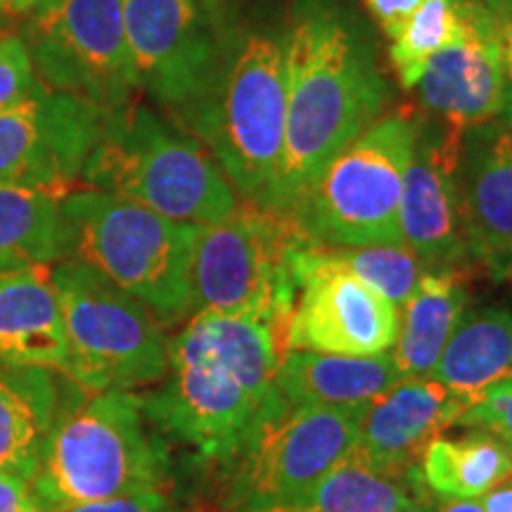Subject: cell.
Returning a JSON list of instances; mask_svg holds the SVG:
<instances>
[{
  "label": "cell",
  "instance_id": "obj_4",
  "mask_svg": "<svg viewBox=\"0 0 512 512\" xmlns=\"http://www.w3.org/2000/svg\"><path fill=\"white\" fill-rule=\"evenodd\" d=\"M81 181L197 228L230 219L242 204L200 140L136 100L107 114Z\"/></svg>",
  "mask_w": 512,
  "mask_h": 512
},
{
  "label": "cell",
  "instance_id": "obj_23",
  "mask_svg": "<svg viewBox=\"0 0 512 512\" xmlns=\"http://www.w3.org/2000/svg\"><path fill=\"white\" fill-rule=\"evenodd\" d=\"M60 192L0 185V275L55 266L74 256V228Z\"/></svg>",
  "mask_w": 512,
  "mask_h": 512
},
{
  "label": "cell",
  "instance_id": "obj_3",
  "mask_svg": "<svg viewBox=\"0 0 512 512\" xmlns=\"http://www.w3.org/2000/svg\"><path fill=\"white\" fill-rule=\"evenodd\" d=\"M287 15L275 5L230 22L209 93L176 121L228 176L240 202L273 211L287 119Z\"/></svg>",
  "mask_w": 512,
  "mask_h": 512
},
{
  "label": "cell",
  "instance_id": "obj_42",
  "mask_svg": "<svg viewBox=\"0 0 512 512\" xmlns=\"http://www.w3.org/2000/svg\"><path fill=\"white\" fill-rule=\"evenodd\" d=\"M0 15H3V0H0Z\"/></svg>",
  "mask_w": 512,
  "mask_h": 512
},
{
  "label": "cell",
  "instance_id": "obj_12",
  "mask_svg": "<svg viewBox=\"0 0 512 512\" xmlns=\"http://www.w3.org/2000/svg\"><path fill=\"white\" fill-rule=\"evenodd\" d=\"M124 27L140 91L183 117L219 74L228 29L197 0H124Z\"/></svg>",
  "mask_w": 512,
  "mask_h": 512
},
{
  "label": "cell",
  "instance_id": "obj_22",
  "mask_svg": "<svg viewBox=\"0 0 512 512\" xmlns=\"http://www.w3.org/2000/svg\"><path fill=\"white\" fill-rule=\"evenodd\" d=\"M467 311L465 271L439 268L422 275L399 318V335L389 351L403 380L432 377L448 339Z\"/></svg>",
  "mask_w": 512,
  "mask_h": 512
},
{
  "label": "cell",
  "instance_id": "obj_29",
  "mask_svg": "<svg viewBox=\"0 0 512 512\" xmlns=\"http://www.w3.org/2000/svg\"><path fill=\"white\" fill-rule=\"evenodd\" d=\"M41 83L24 38L0 36V112L27 98Z\"/></svg>",
  "mask_w": 512,
  "mask_h": 512
},
{
  "label": "cell",
  "instance_id": "obj_40",
  "mask_svg": "<svg viewBox=\"0 0 512 512\" xmlns=\"http://www.w3.org/2000/svg\"><path fill=\"white\" fill-rule=\"evenodd\" d=\"M389 512H432V503H430V498H422V501L401 505V508H394Z\"/></svg>",
  "mask_w": 512,
  "mask_h": 512
},
{
  "label": "cell",
  "instance_id": "obj_25",
  "mask_svg": "<svg viewBox=\"0 0 512 512\" xmlns=\"http://www.w3.org/2000/svg\"><path fill=\"white\" fill-rule=\"evenodd\" d=\"M420 482L441 501H477L512 477V453L501 437L472 430L465 437H434L418 463Z\"/></svg>",
  "mask_w": 512,
  "mask_h": 512
},
{
  "label": "cell",
  "instance_id": "obj_43",
  "mask_svg": "<svg viewBox=\"0 0 512 512\" xmlns=\"http://www.w3.org/2000/svg\"><path fill=\"white\" fill-rule=\"evenodd\" d=\"M0 36H3V29H0Z\"/></svg>",
  "mask_w": 512,
  "mask_h": 512
},
{
  "label": "cell",
  "instance_id": "obj_5",
  "mask_svg": "<svg viewBox=\"0 0 512 512\" xmlns=\"http://www.w3.org/2000/svg\"><path fill=\"white\" fill-rule=\"evenodd\" d=\"M150 427L143 396L76 394L62 408L31 479L43 512L162 491L169 453Z\"/></svg>",
  "mask_w": 512,
  "mask_h": 512
},
{
  "label": "cell",
  "instance_id": "obj_27",
  "mask_svg": "<svg viewBox=\"0 0 512 512\" xmlns=\"http://www.w3.org/2000/svg\"><path fill=\"white\" fill-rule=\"evenodd\" d=\"M482 15L479 0H422L389 41V67L399 86L411 91L427 62L458 43Z\"/></svg>",
  "mask_w": 512,
  "mask_h": 512
},
{
  "label": "cell",
  "instance_id": "obj_30",
  "mask_svg": "<svg viewBox=\"0 0 512 512\" xmlns=\"http://www.w3.org/2000/svg\"><path fill=\"white\" fill-rule=\"evenodd\" d=\"M456 425L491 432L503 441H512V375L486 387L465 408Z\"/></svg>",
  "mask_w": 512,
  "mask_h": 512
},
{
  "label": "cell",
  "instance_id": "obj_7",
  "mask_svg": "<svg viewBox=\"0 0 512 512\" xmlns=\"http://www.w3.org/2000/svg\"><path fill=\"white\" fill-rule=\"evenodd\" d=\"M420 112L382 114L325 166L290 214L318 247L399 245V204Z\"/></svg>",
  "mask_w": 512,
  "mask_h": 512
},
{
  "label": "cell",
  "instance_id": "obj_19",
  "mask_svg": "<svg viewBox=\"0 0 512 512\" xmlns=\"http://www.w3.org/2000/svg\"><path fill=\"white\" fill-rule=\"evenodd\" d=\"M67 375L0 363V472L31 482L62 408L81 389Z\"/></svg>",
  "mask_w": 512,
  "mask_h": 512
},
{
  "label": "cell",
  "instance_id": "obj_9",
  "mask_svg": "<svg viewBox=\"0 0 512 512\" xmlns=\"http://www.w3.org/2000/svg\"><path fill=\"white\" fill-rule=\"evenodd\" d=\"M304 242L290 216L245 202L230 219L197 228L190 256L192 313L264 320L285 344L297 297L294 254Z\"/></svg>",
  "mask_w": 512,
  "mask_h": 512
},
{
  "label": "cell",
  "instance_id": "obj_15",
  "mask_svg": "<svg viewBox=\"0 0 512 512\" xmlns=\"http://www.w3.org/2000/svg\"><path fill=\"white\" fill-rule=\"evenodd\" d=\"M460 138L463 131L420 112L418 138L403 176L399 233L403 245L418 256L427 271H465L475 264L456 183Z\"/></svg>",
  "mask_w": 512,
  "mask_h": 512
},
{
  "label": "cell",
  "instance_id": "obj_31",
  "mask_svg": "<svg viewBox=\"0 0 512 512\" xmlns=\"http://www.w3.org/2000/svg\"><path fill=\"white\" fill-rule=\"evenodd\" d=\"M62 512H176L164 491H150V494H133L119 498H105V501L81 503Z\"/></svg>",
  "mask_w": 512,
  "mask_h": 512
},
{
  "label": "cell",
  "instance_id": "obj_36",
  "mask_svg": "<svg viewBox=\"0 0 512 512\" xmlns=\"http://www.w3.org/2000/svg\"><path fill=\"white\" fill-rule=\"evenodd\" d=\"M477 503L482 505L484 512H512V477L479 496Z\"/></svg>",
  "mask_w": 512,
  "mask_h": 512
},
{
  "label": "cell",
  "instance_id": "obj_39",
  "mask_svg": "<svg viewBox=\"0 0 512 512\" xmlns=\"http://www.w3.org/2000/svg\"><path fill=\"white\" fill-rule=\"evenodd\" d=\"M501 117H503L501 121H503L505 131H508V136L512 140V81H510V86H508V98H505V110H503Z\"/></svg>",
  "mask_w": 512,
  "mask_h": 512
},
{
  "label": "cell",
  "instance_id": "obj_13",
  "mask_svg": "<svg viewBox=\"0 0 512 512\" xmlns=\"http://www.w3.org/2000/svg\"><path fill=\"white\" fill-rule=\"evenodd\" d=\"M297 297L287 320L285 351L335 356L389 354L399 335V311L366 283L332 264L306 240L294 254Z\"/></svg>",
  "mask_w": 512,
  "mask_h": 512
},
{
  "label": "cell",
  "instance_id": "obj_8",
  "mask_svg": "<svg viewBox=\"0 0 512 512\" xmlns=\"http://www.w3.org/2000/svg\"><path fill=\"white\" fill-rule=\"evenodd\" d=\"M67 358L60 373L81 392H136L169 370L164 325L143 302L79 259L55 264Z\"/></svg>",
  "mask_w": 512,
  "mask_h": 512
},
{
  "label": "cell",
  "instance_id": "obj_37",
  "mask_svg": "<svg viewBox=\"0 0 512 512\" xmlns=\"http://www.w3.org/2000/svg\"><path fill=\"white\" fill-rule=\"evenodd\" d=\"M202 5L204 12L219 24L221 29H228L230 22H233L235 15H238V8H235V0H197Z\"/></svg>",
  "mask_w": 512,
  "mask_h": 512
},
{
  "label": "cell",
  "instance_id": "obj_6",
  "mask_svg": "<svg viewBox=\"0 0 512 512\" xmlns=\"http://www.w3.org/2000/svg\"><path fill=\"white\" fill-rule=\"evenodd\" d=\"M74 256L143 302L162 325L192 316L190 256L197 226L105 190H69Z\"/></svg>",
  "mask_w": 512,
  "mask_h": 512
},
{
  "label": "cell",
  "instance_id": "obj_32",
  "mask_svg": "<svg viewBox=\"0 0 512 512\" xmlns=\"http://www.w3.org/2000/svg\"><path fill=\"white\" fill-rule=\"evenodd\" d=\"M422 0H363L368 15L377 24V29L392 41L396 31L403 27L408 17L418 10Z\"/></svg>",
  "mask_w": 512,
  "mask_h": 512
},
{
  "label": "cell",
  "instance_id": "obj_14",
  "mask_svg": "<svg viewBox=\"0 0 512 512\" xmlns=\"http://www.w3.org/2000/svg\"><path fill=\"white\" fill-rule=\"evenodd\" d=\"M107 110L46 83L0 112V185L67 195L102 136Z\"/></svg>",
  "mask_w": 512,
  "mask_h": 512
},
{
  "label": "cell",
  "instance_id": "obj_11",
  "mask_svg": "<svg viewBox=\"0 0 512 512\" xmlns=\"http://www.w3.org/2000/svg\"><path fill=\"white\" fill-rule=\"evenodd\" d=\"M38 79L112 112L140 93L126 43L124 0H62L19 34Z\"/></svg>",
  "mask_w": 512,
  "mask_h": 512
},
{
  "label": "cell",
  "instance_id": "obj_34",
  "mask_svg": "<svg viewBox=\"0 0 512 512\" xmlns=\"http://www.w3.org/2000/svg\"><path fill=\"white\" fill-rule=\"evenodd\" d=\"M489 12L491 24H494L496 41L501 46V55L505 62V72L512 81V0H479Z\"/></svg>",
  "mask_w": 512,
  "mask_h": 512
},
{
  "label": "cell",
  "instance_id": "obj_41",
  "mask_svg": "<svg viewBox=\"0 0 512 512\" xmlns=\"http://www.w3.org/2000/svg\"><path fill=\"white\" fill-rule=\"evenodd\" d=\"M505 444H508V448H510V453H512V441H505Z\"/></svg>",
  "mask_w": 512,
  "mask_h": 512
},
{
  "label": "cell",
  "instance_id": "obj_24",
  "mask_svg": "<svg viewBox=\"0 0 512 512\" xmlns=\"http://www.w3.org/2000/svg\"><path fill=\"white\" fill-rule=\"evenodd\" d=\"M508 375H512V311L498 306L465 311L432 380L475 401L486 387Z\"/></svg>",
  "mask_w": 512,
  "mask_h": 512
},
{
  "label": "cell",
  "instance_id": "obj_1",
  "mask_svg": "<svg viewBox=\"0 0 512 512\" xmlns=\"http://www.w3.org/2000/svg\"><path fill=\"white\" fill-rule=\"evenodd\" d=\"M283 356V337L264 320L192 313L169 342L162 387L143 396L145 418L226 475L268 422L290 411L273 382Z\"/></svg>",
  "mask_w": 512,
  "mask_h": 512
},
{
  "label": "cell",
  "instance_id": "obj_33",
  "mask_svg": "<svg viewBox=\"0 0 512 512\" xmlns=\"http://www.w3.org/2000/svg\"><path fill=\"white\" fill-rule=\"evenodd\" d=\"M0 512H43L31 482L0 472Z\"/></svg>",
  "mask_w": 512,
  "mask_h": 512
},
{
  "label": "cell",
  "instance_id": "obj_35",
  "mask_svg": "<svg viewBox=\"0 0 512 512\" xmlns=\"http://www.w3.org/2000/svg\"><path fill=\"white\" fill-rule=\"evenodd\" d=\"M60 3L62 0H3V15L31 19L43 15V12H50Z\"/></svg>",
  "mask_w": 512,
  "mask_h": 512
},
{
  "label": "cell",
  "instance_id": "obj_2",
  "mask_svg": "<svg viewBox=\"0 0 512 512\" xmlns=\"http://www.w3.org/2000/svg\"><path fill=\"white\" fill-rule=\"evenodd\" d=\"M287 119L275 214L290 216L344 147L387 110L392 88L377 43L344 0H290Z\"/></svg>",
  "mask_w": 512,
  "mask_h": 512
},
{
  "label": "cell",
  "instance_id": "obj_26",
  "mask_svg": "<svg viewBox=\"0 0 512 512\" xmlns=\"http://www.w3.org/2000/svg\"><path fill=\"white\" fill-rule=\"evenodd\" d=\"M430 498L413 475H389L370 467L354 453L337 463L302 501L285 512H389L401 505Z\"/></svg>",
  "mask_w": 512,
  "mask_h": 512
},
{
  "label": "cell",
  "instance_id": "obj_21",
  "mask_svg": "<svg viewBox=\"0 0 512 512\" xmlns=\"http://www.w3.org/2000/svg\"><path fill=\"white\" fill-rule=\"evenodd\" d=\"M401 380L392 354L335 356L287 351L273 382L290 408H325L363 406Z\"/></svg>",
  "mask_w": 512,
  "mask_h": 512
},
{
  "label": "cell",
  "instance_id": "obj_28",
  "mask_svg": "<svg viewBox=\"0 0 512 512\" xmlns=\"http://www.w3.org/2000/svg\"><path fill=\"white\" fill-rule=\"evenodd\" d=\"M332 264L356 275L361 283L375 290L380 297L403 306L420 285L427 268L403 242L399 245H368V247H323Z\"/></svg>",
  "mask_w": 512,
  "mask_h": 512
},
{
  "label": "cell",
  "instance_id": "obj_38",
  "mask_svg": "<svg viewBox=\"0 0 512 512\" xmlns=\"http://www.w3.org/2000/svg\"><path fill=\"white\" fill-rule=\"evenodd\" d=\"M432 512H484L477 501H441L432 505Z\"/></svg>",
  "mask_w": 512,
  "mask_h": 512
},
{
  "label": "cell",
  "instance_id": "obj_17",
  "mask_svg": "<svg viewBox=\"0 0 512 512\" xmlns=\"http://www.w3.org/2000/svg\"><path fill=\"white\" fill-rule=\"evenodd\" d=\"M470 403L432 377L401 380L368 403L351 453L380 472L413 475L427 444L456 425Z\"/></svg>",
  "mask_w": 512,
  "mask_h": 512
},
{
  "label": "cell",
  "instance_id": "obj_16",
  "mask_svg": "<svg viewBox=\"0 0 512 512\" xmlns=\"http://www.w3.org/2000/svg\"><path fill=\"white\" fill-rule=\"evenodd\" d=\"M508 86L501 46L484 8L475 27L427 62L413 91L425 117L465 131L501 119Z\"/></svg>",
  "mask_w": 512,
  "mask_h": 512
},
{
  "label": "cell",
  "instance_id": "obj_20",
  "mask_svg": "<svg viewBox=\"0 0 512 512\" xmlns=\"http://www.w3.org/2000/svg\"><path fill=\"white\" fill-rule=\"evenodd\" d=\"M64 320L53 268L0 275V363L62 370Z\"/></svg>",
  "mask_w": 512,
  "mask_h": 512
},
{
  "label": "cell",
  "instance_id": "obj_10",
  "mask_svg": "<svg viewBox=\"0 0 512 512\" xmlns=\"http://www.w3.org/2000/svg\"><path fill=\"white\" fill-rule=\"evenodd\" d=\"M366 406L290 408L268 422L223 475V512H285L302 501L354 451Z\"/></svg>",
  "mask_w": 512,
  "mask_h": 512
},
{
  "label": "cell",
  "instance_id": "obj_18",
  "mask_svg": "<svg viewBox=\"0 0 512 512\" xmlns=\"http://www.w3.org/2000/svg\"><path fill=\"white\" fill-rule=\"evenodd\" d=\"M456 183L472 261L512 271V140L501 119L465 128Z\"/></svg>",
  "mask_w": 512,
  "mask_h": 512
}]
</instances>
